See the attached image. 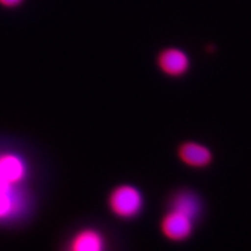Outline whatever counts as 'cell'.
Returning a JSON list of instances; mask_svg holds the SVG:
<instances>
[{"label": "cell", "mask_w": 251, "mask_h": 251, "mask_svg": "<svg viewBox=\"0 0 251 251\" xmlns=\"http://www.w3.org/2000/svg\"><path fill=\"white\" fill-rule=\"evenodd\" d=\"M177 154L180 161L194 169L205 168L213 159L209 149L195 141H186L180 145Z\"/></svg>", "instance_id": "obj_5"}, {"label": "cell", "mask_w": 251, "mask_h": 251, "mask_svg": "<svg viewBox=\"0 0 251 251\" xmlns=\"http://www.w3.org/2000/svg\"><path fill=\"white\" fill-rule=\"evenodd\" d=\"M23 0H0V3L4 6H9V7H13L20 4Z\"/></svg>", "instance_id": "obj_8"}, {"label": "cell", "mask_w": 251, "mask_h": 251, "mask_svg": "<svg viewBox=\"0 0 251 251\" xmlns=\"http://www.w3.org/2000/svg\"><path fill=\"white\" fill-rule=\"evenodd\" d=\"M190 65V58L179 49L164 50L158 57V66L161 72L170 76H181L185 75Z\"/></svg>", "instance_id": "obj_7"}, {"label": "cell", "mask_w": 251, "mask_h": 251, "mask_svg": "<svg viewBox=\"0 0 251 251\" xmlns=\"http://www.w3.org/2000/svg\"><path fill=\"white\" fill-rule=\"evenodd\" d=\"M145 206L144 195L131 184H121L110 192L108 197L109 210L119 219L133 220L137 218Z\"/></svg>", "instance_id": "obj_1"}, {"label": "cell", "mask_w": 251, "mask_h": 251, "mask_svg": "<svg viewBox=\"0 0 251 251\" xmlns=\"http://www.w3.org/2000/svg\"><path fill=\"white\" fill-rule=\"evenodd\" d=\"M195 222L179 211L169 209L160 221V231L172 242H183L193 234Z\"/></svg>", "instance_id": "obj_3"}, {"label": "cell", "mask_w": 251, "mask_h": 251, "mask_svg": "<svg viewBox=\"0 0 251 251\" xmlns=\"http://www.w3.org/2000/svg\"><path fill=\"white\" fill-rule=\"evenodd\" d=\"M63 251H108V243L97 227H83L69 238Z\"/></svg>", "instance_id": "obj_4"}, {"label": "cell", "mask_w": 251, "mask_h": 251, "mask_svg": "<svg viewBox=\"0 0 251 251\" xmlns=\"http://www.w3.org/2000/svg\"><path fill=\"white\" fill-rule=\"evenodd\" d=\"M169 209L179 211L196 221L201 215V199L192 190L182 188L172 195L169 202Z\"/></svg>", "instance_id": "obj_6"}, {"label": "cell", "mask_w": 251, "mask_h": 251, "mask_svg": "<svg viewBox=\"0 0 251 251\" xmlns=\"http://www.w3.org/2000/svg\"><path fill=\"white\" fill-rule=\"evenodd\" d=\"M25 184L13 182L0 172V222H11L25 213L28 205Z\"/></svg>", "instance_id": "obj_2"}]
</instances>
